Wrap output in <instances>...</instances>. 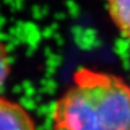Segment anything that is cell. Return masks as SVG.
Returning <instances> with one entry per match:
<instances>
[{
    "mask_svg": "<svg viewBox=\"0 0 130 130\" xmlns=\"http://www.w3.org/2000/svg\"><path fill=\"white\" fill-rule=\"evenodd\" d=\"M52 119L53 130H130V87L115 75L80 68Z\"/></svg>",
    "mask_w": 130,
    "mask_h": 130,
    "instance_id": "1",
    "label": "cell"
},
{
    "mask_svg": "<svg viewBox=\"0 0 130 130\" xmlns=\"http://www.w3.org/2000/svg\"><path fill=\"white\" fill-rule=\"evenodd\" d=\"M0 130H36V126L23 106L0 98Z\"/></svg>",
    "mask_w": 130,
    "mask_h": 130,
    "instance_id": "2",
    "label": "cell"
},
{
    "mask_svg": "<svg viewBox=\"0 0 130 130\" xmlns=\"http://www.w3.org/2000/svg\"><path fill=\"white\" fill-rule=\"evenodd\" d=\"M114 24L126 38L130 39V0H106Z\"/></svg>",
    "mask_w": 130,
    "mask_h": 130,
    "instance_id": "3",
    "label": "cell"
},
{
    "mask_svg": "<svg viewBox=\"0 0 130 130\" xmlns=\"http://www.w3.org/2000/svg\"><path fill=\"white\" fill-rule=\"evenodd\" d=\"M10 72V61L7 48L2 42H0V89L3 86Z\"/></svg>",
    "mask_w": 130,
    "mask_h": 130,
    "instance_id": "4",
    "label": "cell"
}]
</instances>
